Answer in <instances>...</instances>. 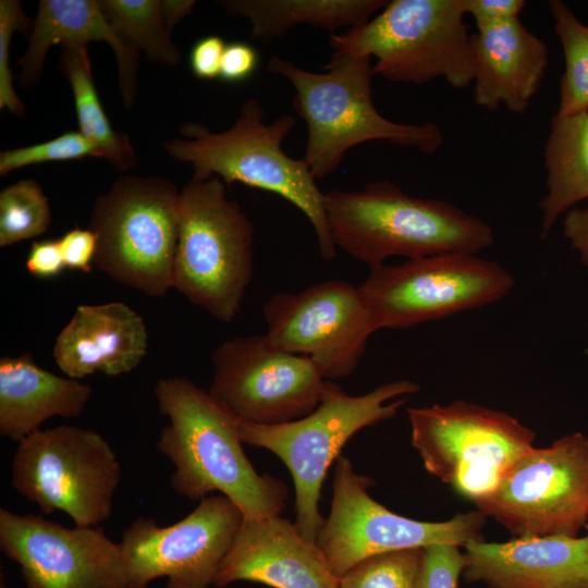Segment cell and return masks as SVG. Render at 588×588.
<instances>
[{
    "instance_id": "obj_1",
    "label": "cell",
    "mask_w": 588,
    "mask_h": 588,
    "mask_svg": "<svg viewBox=\"0 0 588 588\" xmlns=\"http://www.w3.org/2000/svg\"><path fill=\"white\" fill-rule=\"evenodd\" d=\"M154 394L169 420L156 448L174 465L170 483L179 495L200 501L218 491L244 519L281 514L289 490L282 480L256 471L242 448L234 415L184 377L158 380Z\"/></svg>"
},
{
    "instance_id": "obj_2",
    "label": "cell",
    "mask_w": 588,
    "mask_h": 588,
    "mask_svg": "<svg viewBox=\"0 0 588 588\" xmlns=\"http://www.w3.org/2000/svg\"><path fill=\"white\" fill-rule=\"evenodd\" d=\"M324 209L334 246L370 268L392 256L477 254L494 241L480 218L444 200L408 195L387 180L355 192L332 189Z\"/></svg>"
},
{
    "instance_id": "obj_3",
    "label": "cell",
    "mask_w": 588,
    "mask_h": 588,
    "mask_svg": "<svg viewBox=\"0 0 588 588\" xmlns=\"http://www.w3.org/2000/svg\"><path fill=\"white\" fill-rule=\"evenodd\" d=\"M326 72L298 68L273 56L267 71L285 77L294 87L293 106L307 125L304 160L316 180L338 170L346 152L370 140H387L433 154L443 144L433 123L402 124L381 115L372 100L376 75L371 58L331 56Z\"/></svg>"
},
{
    "instance_id": "obj_4",
    "label": "cell",
    "mask_w": 588,
    "mask_h": 588,
    "mask_svg": "<svg viewBox=\"0 0 588 588\" xmlns=\"http://www.w3.org/2000/svg\"><path fill=\"white\" fill-rule=\"evenodd\" d=\"M295 124L291 114L265 124L260 102L250 98L230 128L211 132L200 123L186 122L179 128L182 137L166 142L163 147L170 158L192 166L193 179L217 176L226 187L237 182L293 204L311 223L321 257L332 260L336 247L327 220L324 193L305 160L291 158L282 149Z\"/></svg>"
},
{
    "instance_id": "obj_5",
    "label": "cell",
    "mask_w": 588,
    "mask_h": 588,
    "mask_svg": "<svg viewBox=\"0 0 588 588\" xmlns=\"http://www.w3.org/2000/svg\"><path fill=\"white\" fill-rule=\"evenodd\" d=\"M418 391L417 383L397 380L353 396L327 381L318 406L301 419L271 426L240 421L243 443L272 452L287 467L295 488V525L307 541L316 543L324 522L321 488L342 448L359 430L393 418L406 403L403 396Z\"/></svg>"
},
{
    "instance_id": "obj_6",
    "label": "cell",
    "mask_w": 588,
    "mask_h": 588,
    "mask_svg": "<svg viewBox=\"0 0 588 588\" xmlns=\"http://www.w3.org/2000/svg\"><path fill=\"white\" fill-rule=\"evenodd\" d=\"M463 0H392L367 23L330 33L332 56L373 57L388 81L420 85L442 77L454 88L474 81Z\"/></svg>"
},
{
    "instance_id": "obj_7",
    "label": "cell",
    "mask_w": 588,
    "mask_h": 588,
    "mask_svg": "<svg viewBox=\"0 0 588 588\" xmlns=\"http://www.w3.org/2000/svg\"><path fill=\"white\" fill-rule=\"evenodd\" d=\"M173 289L212 317L231 322L253 277L254 230L217 176L180 189Z\"/></svg>"
},
{
    "instance_id": "obj_8",
    "label": "cell",
    "mask_w": 588,
    "mask_h": 588,
    "mask_svg": "<svg viewBox=\"0 0 588 588\" xmlns=\"http://www.w3.org/2000/svg\"><path fill=\"white\" fill-rule=\"evenodd\" d=\"M180 191L162 176H119L93 206L88 229L97 238L94 266L150 297L173 289Z\"/></svg>"
},
{
    "instance_id": "obj_9",
    "label": "cell",
    "mask_w": 588,
    "mask_h": 588,
    "mask_svg": "<svg viewBox=\"0 0 588 588\" xmlns=\"http://www.w3.org/2000/svg\"><path fill=\"white\" fill-rule=\"evenodd\" d=\"M407 414L426 470L474 502L497 488L536 437L511 415L464 401Z\"/></svg>"
},
{
    "instance_id": "obj_10",
    "label": "cell",
    "mask_w": 588,
    "mask_h": 588,
    "mask_svg": "<svg viewBox=\"0 0 588 588\" xmlns=\"http://www.w3.org/2000/svg\"><path fill=\"white\" fill-rule=\"evenodd\" d=\"M121 465L98 432L60 425L19 442L11 485L42 513L61 511L75 526L97 527L112 512Z\"/></svg>"
},
{
    "instance_id": "obj_11",
    "label": "cell",
    "mask_w": 588,
    "mask_h": 588,
    "mask_svg": "<svg viewBox=\"0 0 588 588\" xmlns=\"http://www.w3.org/2000/svg\"><path fill=\"white\" fill-rule=\"evenodd\" d=\"M514 284L497 261L443 253L372 267L358 287L378 329H407L495 303Z\"/></svg>"
},
{
    "instance_id": "obj_12",
    "label": "cell",
    "mask_w": 588,
    "mask_h": 588,
    "mask_svg": "<svg viewBox=\"0 0 588 588\" xmlns=\"http://www.w3.org/2000/svg\"><path fill=\"white\" fill-rule=\"evenodd\" d=\"M475 503L517 538L577 537L588 519V436L532 446Z\"/></svg>"
},
{
    "instance_id": "obj_13",
    "label": "cell",
    "mask_w": 588,
    "mask_h": 588,
    "mask_svg": "<svg viewBox=\"0 0 588 588\" xmlns=\"http://www.w3.org/2000/svg\"><path fill=\"white\" fill-rule=\"evenodd\" d=\"M371 485V479L354 470L347 457L336 458L330 514L316 539L336 577L371 555L436 543L464 547L479 539L487 517L481 511L458 513L446 522L416 520L375 501L368 493Z\"/></svg>"
},
{
    "instance_id": "obj_14",
    "label": "cell",
    "mask_w": 588,
    "mask_h": 588,
    "mask_svg": "<svg viewBox=\"0 0 588 588\" xmlns=\"http://www.w3.org/2000/svg\"><path fill=\"white\" fill-rule=\"evenodd\" d=\"M209 394L240 421L281 425L309 415L327 380L309 357L273 346L266 334L236 336L211 355Z\"/></svg>"
},
{
    "instance_id": "obj_15",
    "label": "cell",
    "mask_w": 588,
    "mask_h": 588,
    "mask_svg": "<svg viewBox=\"0 0 588 588\" xmlns=\"http://www.w3.org/2000/svg\"><path fill=\"white\" fill-rule=\"evenodd\" d=\"M244 522L225 495H208L183 519L159 527L137 517L120 542L130 588L166 577L164 588H208Z\"/></svg>"
},
{
    "instance_id": "obj_16",
    "label": "cell",
    "mask_w": 588,
    "mask_h": 588,
    "mask_svg": "<svg viewBox=\"0 0 588 588\" xmlns=\"http://www.w3.org/2000/svg\"><path fill=\"white\" fill-rule=\"evenodd\" d=\"M275 347L311 358L326 379L350 376L379 330L359 287L342 280L275 293L262 306Z\"/></svg>"
},
{
    "instance_id": "obj_17",
    "label": "cell",
    "mask_w": 588,
    "mask_h": 588,
    "mask_svg": "<svg viewBox=\"0 0 588 588\" xmlns=\"http://www.w3.org/2000/svg\"><path fill=\"white\" fill-rule=\"evenodd\" d=\"M0 549L27 588H130L120 542L102 528H70L2 507Z\"/></svg>"
},
{
    "instance_id": "obj_18",
    "label": "cell",
    "mask_w": 588,
    "mask_h": 588,
    "mask_svg": "<svg viewBox=\"0 0 588 588\" xmlns=\"http://www.w3.org/2000/svg\"><path fill=\"white\" fill-rule=\"evenodd\" d=\"M246 580L272 588H340L316 543L281 515L244 519L213 586Z\"/></svg>"
},
{
    "instance_id": "obj_19",
    "label": "cell",
    "mask_w": 588,
    "mask_h": 588,
    "mask_svg": "<svg viewBox=\"0 0 588 588\" xmlns=\"http://www.w3.org/2000/svg\"><path fill=\"white\" fill-rule=\"evenodd\" d=\"M467 583L488 588H588V535L526 537L465 546Z\"/></svg>"
},
{
    "instance_id": "obj_20",
    "label": "cell",
    "mask_w": 588,
    "mask_h": 588,
    "mask_svg": "<svg viewBox=\"0 0 588 588\" xmlns=\"http://www.w3.org/2000/svg\"><path fill=\"white\" fill-rule=\"evenodd\" d=\"M148 348L144 319L122 302L79 305L57 335L53 358L66 377L101 371L115 377L135 369Z\"/></svg>"
},
{
    "instance_id": "obj_21",
    "label": "cell",
    "mask_w": 588,
    "mask_h": 588,
    "mask_svg": "<svg viewBox=\"0 0 588 588\" xmlns=\"http://www.w3.org/2000/svg\"><path fill=\"white\" fill-rule=\"evenodd\" d=\"M474 102L493 111L501 105L523 113L537 94L549 54L542 39L513 19L470 34Z\"/></svg>"
},
{
    "instance_id": "obj_22",
    "label": "cell",
    "mask_w": 588,
    "mask_h": 588,
    "mask_svg": "<svg viewBox=\"0 0 588 588\" xmlns=\"http://www.w3.org/2000/svg\"><path fill=\"white\" fill-rule=\"evenodd\" d=\"M105 41L118 63V87L124 108L136 101L140 53L125 45L108 22L99 0H40L28 46L19 60L20 85L30 88L40 81L51 46Z\"/></svg>"
},
{
    "instance_id": "obj_23",
    "label": "cell",
    "mask_w": 588,
    "mask_h": 588,
    "mask_svg": "<svg viewBox=\"0 0 588 588\" xmlns=\"http://www.w3.org/2000/svg\"><path fill=\"white\" fill-rule=\"evenodd\" d=\"M93 389L37 366L29 353L0 358V434L20 442L52 417L75 418Z\"/></svg>"
},
{
    "instance_id": "obj_24",
    "label": "cell",
    "mask_w": 588,
    "mask_h": 588,
    "mask_svg": "<svg viewBox=\"0 0 588 588\" xmlns=\"http://www.w3.org/2000/svg\"><path fill=\"white\" fill-rule=\"evenodd\" d=\"M218 3L232 16L245 17L250 37L269 42L284 37L293 27L307 24L335 33L371 20L385 0H222Z\"/></svg>"
},
{
    "instance_id": "obj_25",
    "label": "cell",
    "mask_w": 588,
    "mask_h": 588,
    "mask_svg": "<svg viewBox=\"0 0 588 588\" xmlns=\"http://www.w3.org/2000/svg\"><path fill=\"white\" fill-rule=\"evenodd\" d=\"M544 167L547 194L539 203L542 238L563 212L588 198V110L553 117Z\"/></svg>"
},
{
    "instance_id": "obj_26",
    "label": "cell",
    "mask_w": 588,
    "mask_h": 588,
    "mask_svg": "<svg viewBox=\"0 0 588 588\" xmlns=\"http://www.w3.org/2000/svg\"><path fill=\"white\" fill-rule=\"evenodd\" d=\"M58 68L68 79L78 122V132L99 151L100 159L120 171L136 166L137 158L126 133L112 127L99 99L85 44L61 46Z\"/></svg>"
},
{
    "instance_id": "obj_27",
    "label": "cell",
    "mask_w": 588,
    "mask_h": 588,
    "mask_svg": "<svg viewBox=\"0 0 588 588\" xmlns=\"http://www.w3.org/2000/svg\"><path fill=\"white\" fill-rule=\"evenodd\" d=\"M115 34L150 62L169 66L182 63V53L171 39L160 0H99Z\"/></svg>"
},
{
    "instance_id": "obj_28",
    "label": "cell",
    "mask_w": 588,
    "mask_h": 588,
    "mask_svg": "<svg viewBox=\"0 0 588 588\" xmlns=\"http://www.w3.org/2000/svg\"><path fill=\"white\" fill-rule=\"evenodd\" d=\"M564 56L556 114L588 110V25L583 24L561 0L548 2Z\"/></svg>"
},
{
    "instance_id": "obj_29",
    "label": "cell",
    "mask_w": 588,
    "mask_h": 588,
    "mask_svg": "<svg viewBox=\"0 0 588 588\" xmlns=\"http://www.w3.org/2000/svg\"><path fill=\"white\" fill-rule=\"evenodd\" d=\"M51 222L47 196L33 179L17 181L0 193V246L44 234Z\"/></svg>"
},
{
    "instance_id": "obj_30",
    "label": "cell",
    "mask_w": 588,
    "mask_h": 588,
    "mask_svg": "<svg viewBox=\"0 0 588 588\" xmlns=\"http://www.w3.org/2000/svg\"><path fill=\"white\" fill-rule=\"evenodd\" d=\"M424 548L371 555L339 578L340 588H417Z\"/></svg>"
},
{
    "instance_id": "obj_31",
    "label": "cell",
    "mask_w": 588,
    "mask_h": 588,
    "mask_svg": "<svg viewBox=\"0 0 588 588\" xmlns=\"http://www.w3.org/2000/svg\"><path fill=\"white\" fill-rule=\"evenodd\" d=\"M100 158L97 148L78 131L65 132L50 140L0 152V175L33 164Z\"/></svg>"
},
{
    "instance_id": "obj_32",
    "label": "cell",
    "mask_w": 588,
    "mask_h": 588,
    "mask_svg": "<svg viewBox=\"0 0 588 588\" xmlns=\"http://www.w3.org/2000/svg\"><path fill=\"white\" fill-rule=\"evenodd\" d=\"M33 22L25 14L19 0L0 1V109L23 118L25 106L13 86L10 69V44L13 34L19 30L28 36Z\"/></svg>"
},
{
    "instance_id": "obj_33",
    "label": "cell",
    "mask_w": 588,
    "mask_h": 588,
    "mask_svg": "<svg viewBox=\"0 0 588 588\" xmlns=\"http://www.w3.org/2000/svg\"><path fill=\"white\" fill-rule=\"evenodd\" d=\"M465 563L458 546L436 543L425 547L417 588H457Z\"/></svg>"
},
{
    "instance_id": "obj_34",
    "label": "cell",
    "mask_w": 588,
    "mask_h": 588,
    "mask_svg": "<svg viewBox=\"0 0 588 588\" xmlns=\"http://www.w3.org/2000/svg\"><path fill=\"white\" fill-rule=\"evenodd\" d=\"M59 240L65 268L90 272L97 249V238L89 229H72Z\"/></svg>"
},
{
    "instance_id": "obj_35",
    "label": "cell",
    "mask_w": 588,
    "mask_h": 588,
    "mask_svg": "<svg viewBox=\"0 0 588 588\" xmlns=\"http://www.w3.org/2000/svg\"><path fill=\"white\" fill-rule=\"evenodd\" d=\"M525 4L523 0H463L465 14L471 15L477 29L517 19Z\"/></svg>"
},
{
    "instance_id": "obj_36",
    "label": "cell",
    "mask_w": 588,
    "mask_h": 588,
    "mask_svg": "<svg viewBox=\"0 0 588 588\" xmlns=\"http://www.w3.org/2000/svg\"><path fill=\"white\" fill-rule=\"evenodd\" d=\"M225 47L223 39L216 35L199 39L193 46L189 54L191 69L194 75L200 79L220 77Z\"/></svg>"
},
{
    "instance_id": "obj_37",
    "label": "cell",
    "mask_w": 588,
    "mask_h": 588,
    "mask_svg": "<svg viewBox=\"0 0 588 588\" xmlns=\"http://www.w3.org/2000/svg\"><path fill=\"white\" fill-rule=\"evenodd\" d=\"M258 53L246 42H232L226 45L220 77L229 83H238L247 79L258 65Z\"/></svg>"
},
{
    "instance_id": "obj_38",
    "label": "cell",
    "mask_w": 588,
    "mask_h": 588,
    "mask_svg": "<svg viewBox=\"0 0 588 588\" xmlns=\"http://www.w3.org/2000/svg\"><path fill=\"white\" fill-rule=\"evenodd\" d=\"M27 271L37 278L59 275L65 268L59 240L33 242L25 262Z\"/></svg>"
},
{
    "instance_id": "obj_39",
    "label": "cell",
    "mask_w": 588,
    "mask_h": 588,
    "mask_svg": "<svg viewBox=\"0 0 588 588\" xmlns=\"http://www.w3.org/2000/svg\"><path fill=\"white\" fill-rule=\"evenodd\" d=\"M563 234L578 252L581 262L588 267V206L566 211Z\"/></svg>"
},
{
    "instance_id": "obj_40",
    "label": "cell",
    "mask_w": 588,
    "mask_h": 588,
    "mask_svg": "<svg viewBox=\"0 0 588 588\" xmlns=\"http://www.w3.org/2000/svg\"><path fill=\"white\" fill-rule=\"evenodd\" d=\"M196 5L195 0H160L161 12L168 29L187 17Z\"/></svg>"
},
{
    "instance_id": "obj_41",
    "label": "cell",
    "mask_w": 588,
    "mask_h": 588,
    "mask_svg": "<svg viewBox=\"0 0 588 588\" xmlns=\"http://www.w3.org/2000/svg\"><path fill=\"white\" fill-rule=\"evenodd\" d=\"M0 588H9L5 584V581L3 580V574L1 573V583H0Z\"/></svg>"
},
{
    "instance_id": "obj_42",
    "label": "cell",
    "mask_w": 588,
    "mask_h": 588,
    "mask_svg": "<svg viewBox=\"0 0 588 588\" xmlns=\"http://www.w3.org/2000/svg\"><path fill=\"white\" fill-rule=\"evenodd\" d=\"M585 526H586V528L588 529V519H587V523H586V525H585Z\"/></svg>"
}]
</instances>
